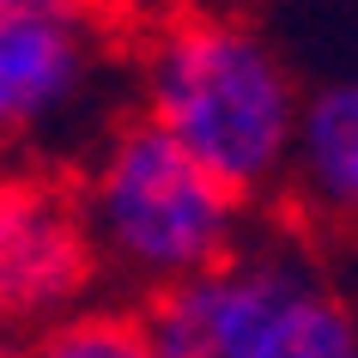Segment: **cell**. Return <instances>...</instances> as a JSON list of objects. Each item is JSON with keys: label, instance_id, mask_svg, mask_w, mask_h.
Masks as SVG:
<instances>
[{"label": "cell", "instance_id": "9c48e42d", "mask_svg": "<svg viewBox=\"0 0 358 358\" xmlns=\"http://www.w3.org/2000/svg\"><path fill=\"white\" fill-rule=\"evenodd\" d=\"M19 19H61V24H79L92 37L85 0H0V24H19Z\"/></svg>", "mask_w": 358, "mask_h": 358}, {"label": "cell", "instance_id": "30bf717a", "mask_svg": "<svg viewBox=\"0 0 358 358\" xmlns=\"http://www.w3.org/2000/svg\"><path fill=\"white\" fill-rule=\"evenodd\" d=\"M0 358H19V352H13V346H6V334H0Z\"/></svg>", "mask_w": 358, "mask_h": 358}, {"label": "cell", "instance_id": "7a4b0ae2", "mask_svg": "<svg viewBox=\"0 0 358 358\" xmlns=\"http://www.w3.org/2000/svg\"><path fill=\"white\" fill-rule=\"evenodd\" d=\"M85 213L115 267L176 285L231 262L243 194L207 176L146 110H128L103 140V158L85 170Z\"/></svg>", "mask_w": 358, "mask_h": 358}, {"label": "cell", "instance_id": "8992f818", "mask_svg": "<svg viewBox=\"0 0 358 358\" xmlns=\"http://www.w3.org/2000/svg\"><path fill=\"white\" fill-rule=\"evenodd\" d=\"M85 31L61 19H19L0 24V140L37 122L49 103L79 85L85 73Z\"/></svg>", "mask_w": 358, "mask_h": 358}, {"label": "cell", "instance_id": "ba28073f", "mask_svg": "<svg viewBox=\"0 0 358 358\" xmlns=\"http://www.w3.org/2000/svg\"><path fill=\"white\" fill-rule=\"evenodd\" d=\"M19 358H152L140 310H79L49 322Z\"/></svg>", "mask_w": 358, "mask_h": 358}, {"label": "cell", "instance_id": "277c9868", "mask_svg": "<svg viewBox=\"0 0 358 358\" xmlns=\"http://www.w3.org/2000/svg\"><path fill=\"white\" fill-rule=\"evenodd\" d=\"M213 303L231 358H358L352 310L292 262L213 267Z\"/></svg>", "mask_w": 358, "mask_h": 358}, {"label": "cell", "instance_id": "5b68a950", "mask_svg": "<svg viewBox=\"0 0 358 358\" xmlns=\"http://www.w3.org/2000/svg\"><path fill=\"white\" fill-rule=\"evenodd\" d=\"M303 182L292 194V225H358V79L322 92L303 115ZM316 231V237H322Z\"/></svg>", "mask_w": 358, "mask_h": 358}, {"label": "cell", "instance_id": "3957f363", "mask_svg": "<svg viewBox=\"0 0 358 358\" xmlns=\"http://www.w3.org/2000/svg\"><path fill=\"white\" fill-rule=\"evenodd\" d=\"M103 273L85 170L37 164L0 170V322H37L92 292Z\"/></svg>", "mask_w": 358, "mask_h": 358}, {"label": "cell", "instance_id": "6da1fadb", "mask_svg": "<svg viewBox=\"0 0 358 358\" xmlns=\"http://www.w3.org/2000/svg\"><path fill=\"white\" fill-rule=\"evenodd\" d=\"M140 67L146 115L231 194L249 201L280 170L298 103L285 67L255 43L249 24L182 6Z\"/></svg>", "mask_w": 358, "mask_h": 358}, {"label": "cell", "instance_id": "52a82bcc", "mask_svg": "<svg viewBox=\"0 0 358 358\" xmlns=\"http://www.w3.org/2000/svg\"><path fill=\"white\" fill-rule=\"evenodd\" d=\"M152 358H231L219 334V303H213V273L176 285H152L140 298Z\"/></svg>", "mask_w": 358, "mask_h": 358}]
</instances>
